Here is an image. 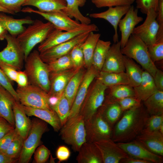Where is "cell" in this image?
Returning <instances> with one entry per match:
<instances>
[{
    "mask_svg": "<svg viewBox=\"0 0 163 163\" xmlns=\"http://www.w3.org/2000/svg\"><path fill=\"white\" fill-rule=\"evenodd\" d=\"M124 112L113 129L111 139L116 142L135 139L143 130L149 116L142 104Z\"/></svg>",
    "mask_w": 163,
    "mask_h": 163,
    "instance_id": "cell-1",
    "label": "cell"
},
{
    "mask_svg": "<svg viewBox=\"0 0 163 163\" xmlns=\"http://www.w3.org/2000/svg\"><path fill=\"white\" fill-rule=\"evenodd\" d=\"M24 72L29 84L37 86L48 93L50 87V72L46 63L43 62L40 52L34 50L25 60Z\"/></svg>",
    "mask_w": 163,
    "mask_h": 163,
    "instance_id": "cell-2",
    "label": "cell"
},
{
    "mask_svg": "<svg viewBox=\"0 0 163 163\" xmlns=\"http://www.w3.org/2000/svg\"><path fill=\"white\" fill-rule=\"evenodd\" d=\"M55 29L49 22L44 23L37 19L17 36L24 52L25 60L34 47L45 40Z\"/></svg>",
    "mask_w": 163,
    "mask_h": 163,
    "instance_id": "cell-3",
    "label": "cell"
},
{
    "mask_svg": "<svg viewBox=\"0 0 163 163\" xmlns=\"http://www.w3.org/2000/svg\"><path fill=\"white\" fill-rule=\"evenodd\" d=\"M121 51L123 55L136 61L154 77L158 68L150 57L147 46L140 38L131 34Z\"/></svg>",
    "mask_w": 163,
    "mask_h": 163,
    "instance_id": "cell-4",
    "label": "cell"
},
{
    "mask_svg": "<svg viewBox=\"0 0 163 163\" xmlns=\"http://www.w3.org/2000/svg\"><path fill=\"white\" fill-rule=\"evenodd\" d=\"M60 130L62 139L75 152L86 142L84 119L80 114L68 120Z\"/></svg>",
    "mask_w": 163,
    "mask_h": 163,
    "instance_id": "cell-5",
    "label": "cell"
},
{
    "mask_svg": "<svg viewBox=\"0 0 163 163\" xmlns=\"http://www.w3.org/2000/svg\"><path fill=\"white\" fill-rule=\"evenodd\" d=\"M32 126L27 137L24 140L18 162L28 163L41 142L43 134L48 130L47 123L38 118L32 120Z\"/></svg>",
    "mask_w": 163,
    "mask_h": 163,
    "instance_id": "cell-6",
    "label": "cell"
},
{
    "mask_svg": "<svg viewBox=\"0 0 163 163\" xmlns=\"http://www.w3.org/2000/svg\"><path fill=\"white\" fill-rule=\"evenodd\" d=\"M90 86L79 114L84 121L90 119L102 105L105 98V93L108 87L98 78Z\"/></svg>",
    "mask_w": 163,
    "mask_h": 163,
    "instance_id": "cell-7",
    "label": "cell"
},
{
    "mask_svg": "<svg viewBox=\"0 0 163 163\" xmlns=\"http://www.w3.org/2000/svg\"><path fill=\"white\" fill-rule=\"evenodd\" d=\"M16 91L19 102L22 105L53 110L49 104L48 93L40 88L29 84L24 87H18Z\"/></svg>",
    "mask_w": 163,
    "mask_h": 163,
    "instance_id": "cell-8",
    "label": "cell"
},
{
    "mask_svg": "<svg viewBox=\"0 0 163 163\" xmlns=\"http://www.w3.org/2000/svg\"><path fill=\"white\" fill-rule=\"evenodd\" d=\"M86 142H94L111 138L113 128L97 110L89 120L85 121Z\"/></svg>",
    "mask_w": 163,
    "mask_h": 163,
    "instance_id": "cell-9",
    "label": "cell"
},
{
    "mask_svg": "<svg viewBox=\"0 0 163 163\" xmlns=\"http://www.w3.org/2000/svg\"><path fill=\"white\" fill-rule=\"evenodd\" d=\"M21 11L38 14L51 23L55 29L62 31H73L81 27L85 24L72 20L62 10L43 12L27 7L22 9Z\"/></svg>",
    "mask_w": 163,
    "mask_h": 163,
    "instance_id": "cell-10",
    "label": "cell"
},
{
    "mask_svg": "<svg viewBox=\"0 0 163 163\" xmlns=\"http://www.w3.org/2000/svg\"><path fill=\"white\" fill-rule=\"evenodd\" d=\"M98 29L94 24H85L76 30L63 31L55 29L38 47V51L42 52L55 46L68 41L75 37L86 32L97 31Z\"/></svg>",
    "mask_w": 163,
    "mask_h": 163,
    "instance_id": "cell-11",
    "label": "cell"
},
{
    "mask_svg": "<svg viewBox=\"0 0 163 163\" xmlns=\"http://www.w3.org/2000/svg\"><path fill=\"white\" fill-rule=\"evenodd\" d=\"M5 39L6 47L0 51V61L21 70L23 67L24 55L23 50L17 37L8 34Z\"/></svg>",
    "mask_w": 163,
    "mask_h": 163,
    "instance_id": "cell-12",
    "label": "cell"
},
{
    "mask_svg": "<svg viewBox=\"0 0 163 163\" xmlns=\"http://www.w3.org/2000/svg\"><path fill=\"white\" fill-rule=\"evenodd\" d=\"M146 14L144 21L135 27L132 34L140 38L148 46L155 43L159 26L156 20L157 12L151 9Z\"/></svg>",
    "mask_w": 163,
    "mask_h": 163,
    "instance_id": "cell-13",
    "label": "cell"
},
{
    "mask_svg": "<svg viewBox=\"0 0 163 163\" xmlns=\"http://www.w3.org/2000/svg\"><path fill=\"white\" fill-rule=\"evenodd\" d=\"M89 32L82 34L68 41L40 53V58L43 62L47 63L69 53L75 46L84 42Z\"/></svg>",
    "mask_w": 163,
    "mask_h": 163,
    "instance_id": "cell-14",
    "label": "cell"
},
{
    "mask_svg": "<svg viewBox=\"0 0 163 163\" xmlns=\"http://www.w3.org/2000/svg\"><path fill=\"white\" fill-rule=\"evenodd\" d=\"M99 72L92 66L85 72L71 106L68 120L79 114L90 86L97 76Z\"/></svg>",
    "mask_w": 163,
    "mask_h": 163,
    "instance_id": "cell-15",
    "label": "cell"
},
{
    "mask_svg": "<svg viewBox=\"0 0 163 163\" xmlns=\"http://www.w3.org/2000/svg\"><path fill=\"white\" fill-rule=\"evenodd\" d=\"M129 156L145 160L150 163H162L163 156L150 151L136 140L127 142H116Z\"/></svg>",
    "mask_w": 163,
    "mask_h": 163,
    "instance_id": "cell-16",
    "label": "cell"
},
{
    "mask_svg": "<svg viewBox=\"0 0 163 163\" xmlns=\"http://www.w3.org/2000/svg\"><path fill=\"white\" fill-rule=\"evenodd\" d=\"M101 154L103 163H119L129 156L111 138L94 142Z\"/></svg>",
    "mask_w": 163,
    "mask_h": 163,
    "instance_id": "cell-17",
    "label": "cell"
},
{
    "mask_svg": "<svg viewBox=\"0 0 163 163\" xmlns=\"http://www.w3.org/2000/svg\"><path fill=\"white\" fill-rule=\"evenodd\" d=\"M143 18L138 15V9L131 5L125 16L121 19L118 25L121 33L120 41L121 48L124 47L135 26L142 21Z\"/></svg>",
    "mask_w": 163,
    "mask_h": 163,
    "instance_id": "cell-18",
    "label": "cell"
},
{
    "mask_svg": "<svg viewBox=\"0 0 163 163\" xmlns=\"http://www.w3.org/2000/svg\"><path fill=\"white\" fill-rule=\"evenodd\" d=\"M131 5L117 6L109 7L105 11L98 13L90 14V17L104 19L109 22L113 27L114 34L113 37L114 43L119 41L117 28L119 23L123 16L129 10Z\"/></svg>",
    "mask_w": 163,
    "mask_h": 163,
    "instance_id": "cell-19",
    "label": "cell"
},
{
    "mask_svg": "<svg viewBox=\"0 0 163 163\" xmlns=\"http://www.w3.org/2000/svg\"><path fill=\"white\" fill-rule=\"evenodd\" d=\"M121 49L120 41L111 46L101 71L113 72H125L123 55Z\"/></svg>",
    "mask_w": 163,
    "mask_h": 163,
    "instance_id": "cell-20",
    "label": "cell"
},
{
    "mask_svg": "<svg viewBox=\"0 0 163 163\" xmlns=\"http://www.w3.org/2000/svg\"><path fill=\"white\" fill-rule=\"evenodd\" d=\"M79 69L74 68L57 73L50 75V87L48 93L49 95L60 98L63 94L70 79Z\"/></svg>",
    "mask_w": 163,
    "mask_h": 163,
    "instance_id": "cell-21",
    "label": "cell"
},
{
    "mask_svg": "<svg viewBox=\"0 0 163 163\" xmlns=\"http://www.w3.org/2000/svg\"><path fill=\"white\" fill-rule=\"evenodd\" d=\"M135 139L150 151L163 156V134L159 131H142Z\"/></svg>",
    "mask_w": 163,
    "mask_h": 163,
    "instance_id": "cell-22",
    "label": "cell"
},
{
    "mask_svg": "<svg viewBox=\"0 0 163 163\" xmlns=\"http://www.w3.org/2000/svg\"><path fill=\"white\" fill-rule=\"evenodd\" d=\"M34 21L30 17L16 19L6 13L0 12V24L9 34L15 37H17L26 29L24 25L30 24Z\"/></svg>",
    "mask_w": 163,
    "mask_h": 163,
    "instance_id": "cell-23",
    "label": "cell"
},
{
    "mask_svg": "<svg viewBox=\"0 0 163 163\" xmlns=\"http://www.w3.org/2000/svg\"><path fill=\"white\" fill-rule=\"evenodd\" d=\"M22 106L27 116H34L50 124L56 132L60 130L62 127L60 120L54 110Z\"/></svg>",
    "mask_w": 163,
    "mask_h": 163,
    "instance_id": "cell-24",
    "label": "cell"
},
{
    "mask_svg": "<svg viewBox=\"0 0 163 163\" xmlns=\"http://www.w3.org/2000/svg\"><path fill=\"white\" fill-rule=\"evenodd\" d=\"M15 128L18 134L24 139L27 137L31 129L32 122L25 113L22 105L15 101L13 107Z\"/></svg>",
    "mask_w": 163,
    "mask_h": 163,
    "instance_id": "cell-25",
    "label": "cell"
},
{
    "mask_svg": "<svg viewBox=\"0 0 163 163\" xmlns=\"http://www.w3.org/2000/svg\"><path fill=\"white\" fill-rule=\"evenodd\" d=\"M16 100L6 89L0 85V117L15 126L13 107Z\"/></svg>",
    "mask_w": 163,
    "mask_h": 163,
    "instance_id": "cell-26",
    "label": "cell"
},
{
    "mask_svg": "<svg viewBox=\"0 0 163 163\" xmlns=\"http://www.w3.org/2000/svg\"><path fill=\"white\" fill-rule=\"evenodd\" d=\"M133 88L136 97L141 101H145L158 90L153 76L145 70H143L141 82Z\"/></svg>",
    "mask_w": 163,
    "mask_h": 163,
    "instance_id": "cell-27",
    "label": "cell"
},
{
    "mask_svg": "<svg viewBox=\"0 0 163 163\" xmlns=\"http://www.w3.org/2000/svg\"><path fill=\"white\" fill-rule=\"evenodd\" d=\"M98 110L112 128L123 112L116 101L107 96Z\"/></svg>",
    "mask_w": 163,
    "mask_h": 163,
    "instance_id": "cell-28",
    "label": "cell"
},
{
    "mask_svg": "<svg viewBox=\"0 0 163 163\" xmlns=\"http://www.w3.org/2000/svg\"><path fill=\"white\" fill-rule=\"evenodd\" d=\"M78 152L76 159L78 163H103L100 152L94 142L84 143Z\"/></svg>",
    "mask_w": 163,
    "mask_h": 163,
    "instance_id": "cell-29",
    "label": "cell"
},
{
    "mask_svg": "<svg viewBox=\"0 0 163 163\" xmlns=\"http://www.w3.org/2000/svg\"><path fill=\"white\" fill-rule=\"evenodd\" d=\"M65 0H26L23 6H31L43 12L62 10L66 6Z\"/></svg>",
    "mask_w": 163,
    "mask_h": 163,
    "instance_id": "cell-30",
    "label": "cell"
},
{
    "mask_svg": "<svg viewBox=\"0 0 163 163\" xmlns=\"http://www.w3.org/2000/svg\"><path fill=\"white\" fill-rule=\"evenodd\" d=\"M100 36V34L91 32L85 40L82 43L81 48L84 58V66L87 69L92 66L93 53Z\"/></svg>",
    "mask_w": 163,
    "mask_h": 163,
    "instance_id": "cell-31",
    "label": "cell"
},
{
    "mask_svg": "<svg viewBox=\"0 0 163 163\" xmlns=\"http://www.w3.org/2000/svg\"><path fill=\"white\" fill-rule=\"evenodd\" d=\"M65 8L62 10L71 18H74L76 21L85 24H91V20L88 17L83 15L80 12L79 7L83 6L86 0H65Z\"/></svg>",
    "mask_w": 163,
    "mask_h": 163,
    "instance_id": "cell-32",
    "label": "cell"
},
{
    "mask_svg": "<svg viewBox=\"0 0 163 163\" xmlns=\"http://www.w3.org/2000/svg\"><path fill=\"white\" fill-rule=\"evenodd\" d=\"M125 72L129 81V85L133 87L140 84L142 80L143 70L132 59L123 55Z\"/></svg>",
    "mask_w": 163,
    "mask_h": 163,
    "instance_id": "cell-33",
    "label": "cell"
},
{
    "mask_svg": "<svg viewBox=\"0 0 163 163\" xmlns=\"http://www.w3.org/2000/svg\"><path fill=\"white\" fill-rule=\"evenodd\" d=\"M97 78L108 88L118 85H129V79L125 72H113L101 71Z\"/></svg>",
    "mask_w": 163,
    "mask_h": 163,
    "instance_id": "cell-34",
    "label": "cell"
},
{
    "mask_svg": "<svg viewBox=\"0 0 163 163\" xmlns=\"http://www.w3.org/2000/svg\"><path fill=\"white\" fill-rule=\"evenodd\" d=\"M111 44L110 41L100 39L97 42L93 53L92 66L99 72L101 70Z\"/></svg>",
    "mask_w": 163,
    "mask_h": 163,
    "instance_id": "cell-35",
    "label": "cell"
},
{
    "mask_svg": "<svg viewBox=\"0 0 163 163\" xmlns=\"http://www.w3.org/2000/svg\"><path fill=\"white\" fill-rule=\"evenodd\" d=\"M85 72L82 68L80 69L70 79L64 90L63 93L71 107Z\"/></svg>",
    "mask_w": 163,
    "mask_h": 163,
    "instance_id": "cell-36",
    "label": "cell"
},
{
    "mask_svg": "<svg viewBox=\"0 0 163 163\" xmlns=\"http://www.w3.org/2000/svg\"><path fill=\"white\" fill-rule=\"evenodd\" d=\"M143 102L149 115L163 114V91L158 90Z\"/></svg>",
    "mask_w": 163,
    "mask_h": 163,
    "instance_id": "cell-37",
    "label": "cell"
},
{
    "mask_svg": "<svg viewBox=\"0 0 163 163\" xmlns=\"http://www.w3.org/2000/svg\"><path fill=\"white\" fill-rule=\"evenodd\" d=\"M47 64L50 75L74 68L69 53L51 61Z\"/></svg>",
    "mask_w": 163,
    "mask_h": 163,
    "instance_id": "cell-38",
    "label": "cell"
},
{
    "mask_svg": "<svg viewBox=\"0 0 163 163\" xmlns=\"http://www.w3.org/2000/svg\"><path fill=\"white\" fill-rule=\"evenodd\" d=\"M109 92L107 97L116 100L124 98L135 97L133 87L129 85H120L108 88Z\"/></svg>",
    "mask_w": 163,
    "mask_h": 163,
    "instance_id": "cell-39",
    "label": "cell"
},
{
    "mask_svg": "<svg viewBox=\"0 0 163 163\" xmlns=\"http://www.w3.org/2000/svg\"><path fill=\"white\" fill-rule=\"evenodd\" d=\"M71 108L69 102L63 93L56 104L52 108L59 117L62 127L66 123L68 120Z\"/></svg>",
    "mask_w": 163,
    "mask_h": 163,
    "instance_id": "cell-40",
    "label": "cell"
},
{
    "mask_svg": "<svg viewBox=\"0 0 163 163\" xmlns=\"http://www.w3.org/2000/svg\"><path fill=\"white\" fill-rule=\"evenodd\" d=\"M24 141L23 139L17 132L9 147L4 153L10 158L18 161L22 151Z\"/></svg>",
    "mask_w": 163,
    "mask_h": 163,
    "instance_id": "cell-41",
    "label": "cell"
},
{
    "mask_svg": "<svg viewBox=\"0 0 163 163\" xmlns=\"http://www.w3.org/2000/svg\"><path fill=\"white\" fill-rule=\"evenodd\" d=\"M150 57L155 63L163 59V39L156 40L155 43L147 46Z\"/></svg>",
    "mask_w": 163,
    "mask_h": 163,
    "instance_id": "cell-42",
    "label": "cell"
},
{
    "mask_svg": "<svg viewBox=\"0 0 163 163\" xmlns=\"http://www.w3.org/2000/svg\"><path fill=\"white\" fill-rule=\"evenodd\" d=\"M163 124V114L149 115L147 118L142 131L150 132L158 131Z\"/></svg>",
    "mask_w": 163,
    "mask_h": 163,
    "instance_id": "cell-43",
    "label": "cell"
},
{
    "mask_svg": "<svg viewBox=\"0 0 163 163\" xmlns=\"http://www.w3.org/2000/svg\"><path fill=\"white\" fill-rule=\"evenodd\" d=\"M82 43L75 46L69 53L74 68L78 69L82 68L84 64V56L81 48Z\"/></svg>",
    "mask_w": 163,
    "mask_h": 163,
    "instance_id": "cell-44",
    "label": "cell"
},
{
    "mask_svg": "<svg viewBox=\"0 0 163 163\" xmlns=\"http://www.w3.org/2000/svg\"><path fill=\"white\" fill-rule=\"evenodd\" d=\"M97 8L131 5L135 0H91Z\"/></svg>",
    "mask_w": 163,
    "mask_h": 163,
    "instance_id": "cell-45",
    "label": "cell"
},
{
    "mask_svg": "<svg viewBox=\"0 0 163 163\" xmlns=\"http://www.w3.org/2000/svg\"><path fill=\"white\" fill-rule=\"evenodd\" d=\"M136 8L143 14H146L151 9L158 12L159 0H135Z\"/></svg>",
    "mask_w": 163,
    "mask_h": 163,
    "instance_id": "cell-46",
    "label": "cell"
},
{
    "mask_svg": "<svg viewBox=\"0 0 163 163\" xmlns=\"http://www.w3.org/2000/svg\"><path fill=\"white\" fill-rule=\"evenodd\" d=\"M26 0H0V5L14 14L21 11Z\"/></svg>",
    "mask_w": 163,
    "mask_h": 163,
    "instance_id": "cell-47",
    "label": "cell"
},
{
    "mask_svg": "<svg viewBox=\"0 0 163 163\" xmlns=\"http://www.w3.org/2000/svg\"><path fill=\"white\" fill-rule=\"evenodd\" d=\"M114 100L119 104L123 112L141 104V101L135 97H128Z\"/></svg>",
    "mask_w": 163,
    "mask_h": 163,
    "instance_id": "cell-48",
    "label": "cell"
},
{
    "mask_svg": "<svg viewBox=\"0 0 163 163\" xmlns=\"http://www.w3.org/2000/svg\"><path fill=\"white\" fill-rule=\"evenodd\" d=\"M34 158L36 163H45L48 159L50 151L45 146L41 145L36 149L34 153Z\"/></svg>",
    "mask_w": 163,
    "mask_h": 163,
    "instance_id": "cell-49",
    "label": "cell"
},
{
    "mask_svg": "<svg viewBox=\"0 0 163 163\" xmlns=\"http://www.w3.org/2000/svg\"><path fill=\"white\" fill-rule=\"evenodd\" d=\"M0 85L8 91L14 97L15 100L19 102L18 94L12 85V82L0 68Z\"/></svg>",
    "mask_w": 163,
    "mask_h": 163,
    "instance_id": "cell-50",
    "label": "cell"
},
{
    "mask_svg": "<svg viewBox=\"0 0 163 163\" xmlns=\"http://www.w3.org/2000/svg\"><path fill=\"white\" fill-rule=\"evenodd\" d=\"M16 133L14 128L0 139V152L4 153L6 151Z\"/></svg>",
    "mask_w": 163,
    "mask_h": 163,
    "instance_id": "cell-51",
    "label": "cell"
},
{
    "mask_svg": "<svg viewBox=\"0 0 163 163\" xmlns=\"http://www.w3.org/2000/svg\"><path fill=\"white\" fill-rule=\"evenodd\" d=\"M156 20L159 26L156 39L157 40L163 39V0H159Z\"/></svg>",
    "mask_w": 163,
    "mask_h": 163,
    "instance_id": "cell-52",
    "label": "cell"
},
{
    "mask_svg": "<svg viewBox=\"0 0 163 163\" xmlns=\"http://www.w3.org/2000/svg\"><path fill=\"white\" fill-rule=\"evenodd\" d=\"M0 68L12 82H16L18 70L11 66L0 61Z\"/></svg>",
    "mask_w": 163,
    "mask_h": 163,
    "instance_id": "cell-53",
    "label": "cell"
},
{
    "mask_svg": "<svg viewBox=\"0 0 163 163\" xmlns=\"http://www.w3.org/2000/svg\"><path fill=\"white\" fill-rule=\"evenodd\" d=\"M70 155L69 149L64 145L59 146L56 152V157L59 162L67 161L70 157Z\"/></svg>",
    "mask_w": 163,
    "mask_h": 163,
    "instance_id": "cell-54",
    "label": "cell"
},
{
    "mask_svg": "<svg viewBox=\"0 0 163 163\" xmlns=\"http://www.w3.org/2000/svg\"><path fill=\"white\" fill-rule=\"evenodd\" d=\"M14 128L5 119L0 117V139Z\"/></svg>",
    "mask_w": 163,
    "mask_h": 163,
    "instance_id": "cell-55",
    "label": "cell"
},
{
    "mask_svg": "<svg viewBox=\"0 0 163 163\" xmlns=\"http://www.w3.org/2000/svg\"><path fill=\"white\" fill-rule=\"evenodd\" d=\"M18 87H22L26 86L29 84L27 76L24 71H18L17 76L16 82Z\"/></svg>",
    "mask_w": 163,
    "mask_h": 163,
    "instance_id": "cell-56",
    "label": "cell"
},
{
    "mask_svg": "<svg viewBox=\"0 0 163 163\" xmlns=\"http://www.w3.org/2000/svg\"><path fill=\"white\" fill-rule=\"evenodd\" d=\"M154 83L158 90L163 91V72L157 69L153 77Z\"/></svg>",
    "mask_w": 163,
    "mask_h": 163,
    "instance_id": "cell-57",
    "label": "cell"
},
{
    "mask_svg": "<svg viewBox=\"0 0 163 163\" xmlns=\"http://www.w3.org/2000/svg\"><path fill=\"white\" fill-rule=\"evenodd\" d=\"M120 162L124 163H150L149 162L137 158L129 157L122 159Z\"/></svg>",
    "mask_w": 163,
    "mask_h": 163,
    "instance_id": "cell-58",
    "label": "cell"
},
{
    "mask_svg": "<svg viewBox=\"0 0 163 163\" xmlns=\"http://www.w3.org/2000/svg\"><path fill=\"white\" fill-rule=\"evenodd\" d=\"M18 161L17 160L10 158L4 153L0 152V163H14Z\"/></svg>",
    "mask_w": 163,
    "mask_h": 163,
    "instance_id": "cell-59",
    "label": "cell"
},
{
    "mask_svg": "<svg viewBox=\"0 0 163 163\" xmlns=\"http://www.w3.org/2000/svg\"><path fill=\"white\" fill-rule=\"evenodd\" d=\"M8 31L0 24V41L5 39Z\"/></svg>",
    "mask_w": 163,
    "mask_h": 163,
    "instance_id": "cell-60",
    "label": "cell"
},
{
    "mask_svg": "<svg viewBox=\"0 0 163 163\" xmlns=\"http://www.w3.org/2000/svg\"><path fill=\"white\" fill-rule=\"evenodd\" d=\"M0 12H4L7 14H14L11 12L3 7L1 5H0Z\"/></svg>",
    "mask_w": 163,
    "mask_h": 163,
    "instance_id": "cell-61",
    "label": "cell"
}]
</instances>
